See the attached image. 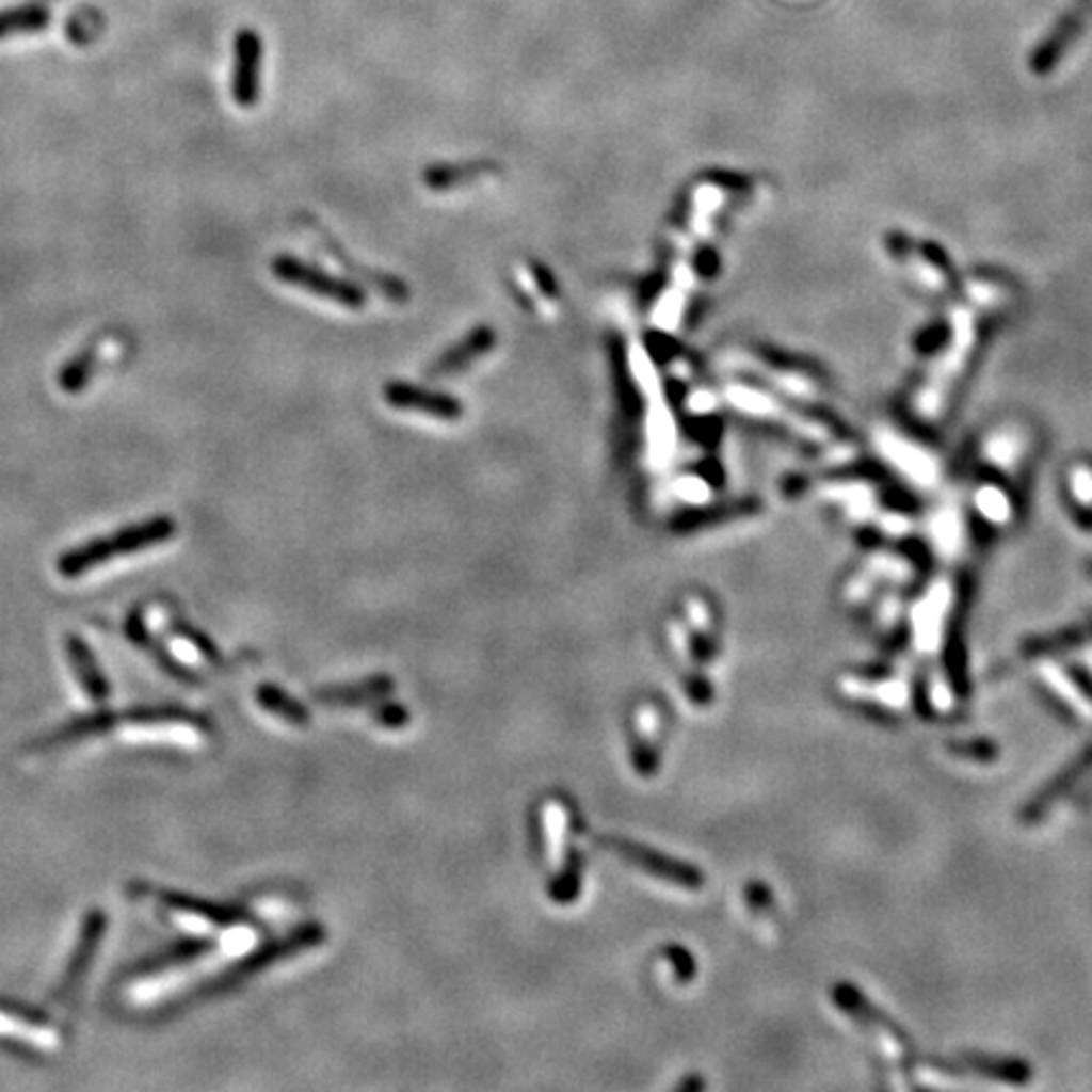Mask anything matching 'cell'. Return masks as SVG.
<instances>
[{"instance_id": "obj_19", "label": "cell", "mask_w": 1092, "mask_h": 1092, "mask_svg": "<svg viewBox=\"0 0 1092 1092\" xmlns=\"http://www.w3.org/2000/svg\"><path fill=\"white\" fill-rule=\"evenodd\" d=\"M256 701L263 711H269L276 716V719L291 723V726H306V723H309V711H306L302 703L293 701L289 693L278 691L276 686H269V682H263V686L256 688Z\"/></svg>"}, {"instance_id": "obj_10", "label": "cell", "mask_w": 1092, "mask_h": 1092, "mask_svg": "<svg viewBox=\"0 0 1092 1092\" xmlns=\"http://www.w3.org/2000/svg\"><path fill=\"white\" fill-rule=\"evenodd\" d=\"M1092 18V0H1077L1064 16L1057 20L1055 29H1049L1047 36L1040 41V46L1029 53V68L1037 77L1055 71L1062 64L1064 53L1080 41Z\"/></svg>"}, {"instance_id": "obj_3", "label": "cell", "mask_w": 1092, "mask_h": 1092, "mask_svg": "<svg viewBox=\"0 0 1092 1092\" xmlns=\"http://www.w3.org/2000/svg\"><path fill=\"white\" fill-rule=\"evenodd\" d=\"M112 732L127 741H162L175 746H203L213 736V726L203 716L177 708H142L132 713H114Z\"/></svg>"}, {"instance_id": "obj_5", "label": "cell", "mask_w": 1092, "mask_h": 1092, "mask_svg": "<svg viewBox=\"0 0 1092 1092\" xmlns=\"http://www.w3.org/2000/svg\"><path fill=\"white\" fill-rule=\"evenodd\" d=\"M149 896L157 900V905H160L177 926L195 933V936H210L221 941L223 933L228 931L230 926L243 920L241 913H236L234 908H223L218 903H210V900L180 896V893L160 890V887L149 893Z\"/></svg>"}, {"instance_id": "obj_22", "label": "cell", "mask_w": 1092, "mask_h": 1092, "mask_svg": "<svg viewBox=\"0 0 1092 1092\" xmlns=\"http://www.w3.org/2000/svg\"><path fill=\"white\" fill-rule=\"evenodd\" d=\"M486 173V167L483 165H470V167H430L425 173V180H428V188H435V190H450L455 186H461V177H476Z\"/></svg>"}, {"instance_id": "obj_18", "label": "cell", "mask_w": 1092, "mask_h": 1092, "mask_svg": "<svg viewBox=\"0 0 1092 1092\" xmlns=\"http://www.w3.org/2000/svg\"><path fill=\"white\" fill-rule=\"evenodd\" d=\"M756 509H759V503L756 501H736V503H721V507H713V509L686 511V514H680L678 518H675L673 529L675 531H695V529L716 527V524H721V521H732V518H743V516L754 514Z\"/></svg>"}, {"instance_id": "obj_24", "label": "cell", "mask_w": 1092, "mask_h": 1092, "mask_svg": "<svg viewBox=\"0 0 1092 1092\" xmlns=\"http://www.w3.org/2000/svg\"><path fill=\"white\" fill-rule=\"evenodd\" d=\"M1070 491L1077 501L1092 503V468L1090 463H1075L1073 478H1070Z\"/></svg>"}, {"instance_id": "obj_13", "label": "cell", "mask_w": 1092, "mask_h": 1092, "mask_svg": "<svg viewBox=\"0 0 1092 1092\" xmlns=\"http://www.w3.org/2000/svg\"><path fill=\"white\" fill-rule=\"evenodd\" d=\"M261 59L263 46L256 31H241L236 36V64H234V99L238 107L251 109L261 92Z\"/></svg>"}, {"instance_id": "obj_12", "label": "cell", "mask_w": 1092, "mask_h": 1092, "mask_svg": "<svg viewBox=\"0 0 1092 1092\" xmlns=\"http://www.w3.org/2000/svg\"><path fill=\"white\" fill-rule=\"evenodd\" d=\"M605 845L607 848H612V852H617V855L630 860L632 865H638V868L651 872V876L671 880V883H678L682 887H701L703 885L701 872L691 868V865L680 863V860L658 855V852L647 850V848H643V845L627 842V839H617V837L605 839Z\"/></svg>"}, {"instance_id": "obj_7", "label": "cell", "mask_w": 1092, "mask_h": 1092, "mask_svg": "<svg viewBox=\"0 0 1092 1092\" xmlns=\"http://www.w3.org/2000/svg\"><path fill=\"white\" fill-rule=\"evenodd\" d=\"M324 938H326V933L322 931V928L314 926V924L311 926H304V928H296V931H291L286 938L271 941L269 946L258 948V951L245 953L241 964L230 968V971H225L218 981H213V984L208 986V992L221 994L223 989L241 986L243 981H248L251 976L261 974L263 968H269L271 964H278V961H284V959H291L293 953H302V951H306V948L319 946Z\"/></svg>"}, {"instance_id": "obj_23", "label": "cell", "mask_w": 1092, "mask_h": 1092, "mask_svg": "<svg viewBox=\"0 0 1092 1092\" xmlns=\"http://www.w3.org/2000/svg\"><path fill=\"white\" fill-rule=\"evenodd\" d=\"M387 680L385 678H374L372 682H362V686H354L352 688H337V691H326V693H319V701H330V703H354V701H367V698H374V695H382L387 691Z\"/></svg>"}, {"instance_id": "obj_4", "label": "cell", "mask_w": 1092, "mask_h": 1092, "mask_svg": "<svg viewBox=\"0 0 1092 1092\" xmlns=\"http://www.w3.org/2000/svg\"><path fill=\"white\" fill-rule=\"evenodd\" d=\"M885 251L913 289L924 291L928 296H941L953 286L951 266H948L944 251L933 243L918 241L913 236L890 234L885 238Z\"/></svg>"}, {"instance_id": "obj_6", "label": "cell", "mask_w": 1092, "mask_h": 1092, "mask_svg": "<svg viewBox=\"0 0 1092 1092\" xmlns=\"http://www.w3.org/2000/svg\"><path fill=\"white\" fill-rule=\"evenodd\" d=\"M271 271L278 282L309 291L319 299H330V302L344 306V309H362L365 306V293L352 282L332 276V273L299 261L293 256H276L271 263Z\"/></svg>"}, {"instance_id": "obj_21", "label": "cell", "mask_w": 1092, "mask_h": 1092, "mask_svg": "<svg viewBox=\"0 0 1092 1092\" xmlns=\"http://www.w3.org/2000/svg\"><path fill=\"white\" fill-rule=\"evenodd\" d=\"M46 20H49V13H46L44 9H38V5L0 13V38L13 36V33L41 31V29H46Z\"/></svg>"}, {"instance_id": "obj_9", "label": "cell", "mask_w": 1092, "mask_h": 1092, "mask_svg": "<svg viewBox=\"0 0 1092 1092\" xmlns=\"http://www.w3.org/2000/svg\"><path fill=\"white\" fill-rule=\"evenodd\" d=\"M149 630H152L157 638H162L165 651L173 655L182 668H188L190 673L203 671V668L221 665V653H218V647L210 643L200 630H195V627L188 625L186 620L175 617L173 612L165 614V623L160 627L149 625Z\"/></svg>"}, {"instance_id": "obj_2", "label": "cell", "mask_w": 1092, "mask_h": 1092, "mask_svg": "<svg viewBox=\"0 0 1092 1092\" xmlns=\"http://www.w3.org/2000/svg\"><path fill=\"white\" fill-rule=\"evenodd\" d=\"M175 534H177L175 518H170V516L145 518V521H136V524H132V527L114 531L112 536L92 539V542H84V544L74 546V549L64 551V555L57 559V572L66 579L84 577V575H89V572L99 569L101 564L112 562V559L140 555V551H147V549H152V546L170 542Z\"/></svg>"}, {"instance_id": "obj_15", "label": "cell", "mask_w": 1092, "mask_h": 1092, "mask_svg": "<svg viewBox=\"0 0 1092 1092\" xmlns=\"http://www.w3.org/2000/svg\"><path fill=\"white\" fill-rule=\"evenodd\" d=\"M66 658L89 706L105 708V703L109 698V682L105 678V673L99 671L97 658H94L89 645L81 638H77V635H68L66 638Z\"/></svg>"}, {"instance_id": "obj_17", "label": "cell", "mask_w": 1092, "mask_h": 1092, "mask_svg": "<svg viewBox=\"0 0 1092 1092\" xmlns=\"http://www.w3.org/2000/svg\"><path fill=\"white\" fill-rule=\"evenodd\" d=\"M127 638L132 640V643L140 647V651H147L149 655H152L155 663L160 665L167 675H173V678H177V680H195V675L190 673L188 668H182L180 663H177L173 655L165 651V645L160 643V638H157V635L149 630V625H147V620H145V610L129 612V617H127Z\"/></svg>"}, {"instance_id": "obj_1", "label": "cell", "mask_w": 1092, "mask_h": 1092, "mask_svg": "<svg viewBox=\"0 0 1092 1092\" xmlns=\"http://www.w3.org/2000/svg\"><path fill=\"white\" fill-rule=\"evenodd\" d=\"M948 324H951L948 326V337L944 339V347H941L936 357L931 359V367H928L926 378L920 382L916 398V407L928 418H933V415H938L946 407L948 398L959 387V380L968 370V362H974V354L981 347L984 324H981L979 306H971V296L953 306L951 322Z\"/></svg>"}, {"instance_id": "obj_16", "label": "cell", "mask_w": 1092, "mask_h": 1092, "mask_svg": "<svg viewBox=\"0 0 1092 1092\" xmlns=\"http://www.w3.org/2000/svg\"><path fill=\"white\" fill-rule=\"evenodd\" d=\"M496 344V332L491 326H478L468 334L466 339H461L453 350H448L443 357L435 362L433 374H459L468 370L476 359L486 357V354L494 350Z\"/></svg>"}, {"instance_id": "obj_14", "label": "cell", "mask_w": 1092, "mask_h": 1092, "mask_svg": "<svg viewBox=\"0 0 1092 1092\" xmlns=\"http://www.w3.org/2000/svg\"><path fill=\"white\" fill-rule=\"evenodd\" d=\"M385 400L390 402V407L430 415V418L438 420H459L463 415L461 402L450 398V395L420 390V387L407 385V382H390V385L385 387Z\"/></svg>"}, {"instance_id": "obj_11", "label": "cell", "mask_w": 1092, "mask_h": 1092, "mask_svg": "<svg viewBox=\"0 0 1092 1092\" xmlns=\"http://www.w3.org/2000/svg\"><path fill=\"white\" fill-rule=\"evenodd\" d=\"M0 1037L36 1049H57L64 1042V1034L49 1016L16 1001H0Z\"/></svg>"}, {"instance_id": "obj_8", "label": "cell", "mask_w": 1092, "mask_h": 1092, "mask_svg": "<svg viewBox=\"0 0 1092 1092\" xmlns=\"http://www.w3.org/2000/svg\"><path fill=\"white\" fill-rule=\"evenodd\" d=\"M105 933H107L105 911L92 908V911L86 913L84 924H81V933H79L77 946H74L71 956H68L64 976H61L59 984L53 986L51 999L57 1001V1005H68V1001L77 999L79 989L84 986V981L89 976V968H92L94 959H97V951H99L101 941H105Z\"/></svg>"}, {"instance_id": "obj_20", "label": "cell", "mask_w": 1092, "mask_h": 1092, "mask_svg": "<svg viewBox=\"0 0 1092 1092\" xmlns=\"http://www.w3.org/2000/svg\"><path fill=\"white\" fill-rule=\"evenodd\" d=\"M94 367H97V350L79 352L77 357H71L64 367H61L59 387L68 395H77L81 390H86L89 380H92V374H94Z\"/></svg>"}]
</instances>
